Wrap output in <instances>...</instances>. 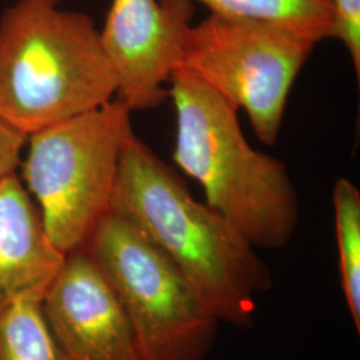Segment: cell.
I'll list each match as a JSON object with an SVG mask.
<instances>
[{"mask_svg": "<svg viewBox=\"0 0 360 360\" xmlns=\"http://www.w3.org/2000/svg\"><path fill=\"white\" fill-rule=\"evenodd\" d=\"M84 247L115 290L147 360H205L219 321L174 262L110 210Z\"/></svg>", "mask_w": 360, "mask_h": 360, "instance_id": "cell-5", "label": "cell"}, {"mask_svg": "<svg viewBox=\"0 0 360 360\" xmlns=\"http://www.w3.org/2000/svg\"><path fill=\"white\" fill-rule=\"evenodd\" d=\"M168 82L176 110V166L202 186L207 205L254 248L290 243L299 203L283 162L252 148L238 108L198 77L178 67Z\"/></svg>", "mask_w": 360, "mask_h": 360, "instance_id": "cell-2", "label": "cell"}, {"mask_svg": "<svg viewBox=\"0 0 360 360\" xmlns=\"http://www.w3.org/2000/svg\"><path fill=\"white\" fill-rule=\"evenodd\" d=\"M37 1H43V3H50V4H58L60 0H37Z\"/></svg>", "mask_w": 360, "mask_h": 360, "instance_id": "cell-15", "label": "cell"}, {"mask_svg": "<svg viewBox=\"0 0 360 360\" xmlns=\"http://www.w3.org/2000/svg\"><path fill=\"white\" fill-rule=\"evenodd\" d=\"M335 231L339 252V272L343 295L352 322L360 331V193L345 178L333 190Z\"/></svg>", "mask_w": 360, "mask_h": 360, "instance_id": "cell-11", "label": "cell"}, {"mask_svg": "<svg viewBox=\"0 0 360 360\" xmlns=\"http://www.w3.org/2000/svg\"><path fill=\"white\" fill-rule=\"evenodd\" d=\"M211 11L230 18L269 23L316 44L334 38V0H198Z\"/></svg>", "mask_w": 360, "mask_h": 360, "instance_id": "cell-10", "label": "cell"}, {"mask_svg": "<svg viewBox=\"0 0 360 360\" xmlns=\"http://www.w3.org/2000/svg\"><path fill=\"white\" fill-rule=\"evenodd\" d=\"M120 101L68 117L28 136L22 165L53 245L68 254L84 245L110 211L122 150L134 134Z\"/></svg>", "mask_w": 360, "mask_h": 360, "instance_id": "cell-4", "label": "cell"}, {"mask_svg": "<svg viewBox=\"0 0 360 360\" xmlns=\"http://www.w3.org/2000/svg\"><path fill=\"white\" fill-rule=\"evenodd\" d=\"M28 136L0 119V183L15 174L22 163V150Z\"/></svg>", "mask_w": 360, "mask_h": 360, "instance_id": "cell-14", "label": "cell"}, {"mask_svg": "<svg viewBox=\"0 0 360 360\" xmlns=\"http://www.w3.org/2000/svg\"><path fill=\"white\" fill-rule=\"evenodd\" d=\"M115 75L89 15L19 0L0 19V119L32 135L112 101Z\"/></svg>", "mask_w": 360, "mask_h": 360, "instance_id": "cell-3", "label": "cell"}, {"mask_svg": "<svg viewBox=\"0 0 360 360\" xmlns=\"http://www.w3.org/2000/svg\"><path fill=\"white\" fill-rule=\"evenodd\" d=\"M0 360H68L52 336L39 299H25L0 315Z\"/></svg>", "mask_w": 360, "mask_h": 360, "instance_id": "cell-12", "label": "cell"}, {"mask_svg": "<svg viewBox=\"0 0 360 360\" xmlns=\"http://www.w3.org/2000/svg\"><path fill=\"white\" fill-rule=\"evenodd\" d=\"M110 210L129 219L187 278L219 322L252 323L255 296L272 275L231 223L193 199L187 186L132 134L124 144Z\"/></svg>", "mask_w": 360, "mask_h": 360, "instance_id": "cell-1", "label": "cell"}, {"mask_svg": "<svg viewBox=\"0 0 360 360\" xmlns=\"http://www.w3.org/2000/svg\"><path fill=\"white\" fill-rule=\"evenodd\" d=\"M315 46L281 27L210 13L190 27L179 67L243 108L257 139L274 146L290 92Z\"/></svg>", "mask_w": 360, "mask_h": 360, "instance_id": "cell-6", "label": "cell"}, {"mask_svg": "<svg viewBox=\"0 0 360 360\" xmlns=\"http://www.w3.org/2000/svg\"><path fill=\"white\" fill-rule=\"evenodd\" d=\"M65 257L22 180L7 176L0 183V315L20 300H41Z\"/></svg>", "mask_w": 360, "mask_h": 360, "instance_id": "cell-9", "label": "cell"}, {"mask_svg": "<svg viewBox=\"0 0 360 360\" xmlns=\"http://www.w3.org/2000/svg\"><path fill=\"white\" fill-rule=\"evenodd\" d=\"M334 39L342 41L360 79V0H334Z\"/></svg>", "mask_w": 360, "mask_h": 360, "instance_id": "cell-13", "label": "cell"}, {"mask_svg": "<svg viewBox=\"0 0 360 360\" xmlns=\"http://www.w3.org/2000/svg\"><path fill=\"white\" fill-rule=\"evenodd\" d=\"M193 0H112L101 44L115 75L117 101L131 112L165 103L193 26Z\"/></svg>", "mask_w": 360, "mask_h": 360, "instance_id": "cell-7", "label": "cell"}, {"mask_svg": "<svg viewBox=\"0 0 360 360\" xmlns=\"http://www.w3.org/2000/svg\"><path fill=\"white\" fill-rule=\"evenodd\" d=\"M40 309L68 360H147L115 290L84 245L65 254Z\"/></svg>", "mask_w": 360, "mask_h": 360, "instance_id": "cell-8", "label": "cell"}]
</instances>
